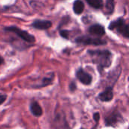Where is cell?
<instances>
[{
	"label": "cell",
	"instance_id": "obj_1",
	"mask_svg": "<svg viewBox=\"0 0 129 129\" xmlns=\"http://www.w3.org/2000/svg\"><path fill=\"white\" fill-rule=\"evenodd\" d=\"M88 54L92 57V61L98 67V70H102L111 65L112 54L107 50H97L89 51Z\"/></svg>",
	"mask_w": 129,
	"mask_h": 129
},
{
	"label": "cell",
	"instance_id": "obj_2",
	"mask_svg": "<svg viewBox=\"0 0 129 129\" xmlns=\"http://www.w3.org/2000/svg\"><path fill=\"white\" fill-rule=\"evenodd\" d=\"M109 29L111 30H115L118 33L121 34L125 38L129 37L128 25L125 23V20L122 17L111 22L109 25Z\"/></svg>",
	"mask_w": 129,
	"mask_h": 129
},
{
	"label": "cell",
	"instance_id": "obj_3",
	"mask_svg": "<svg viewBox=\"0 0 129 129\" xmlns=\"http://www.w3.org/2000/svg\"><path fill=\"white\" fill-rule=\"evenodd\" d=\"M6 31H9V32H12L14 34H16L17 36H18L20 39H22L23 40L29 42V43H33L35 42V37L29 34L28 32L24 31L21 29H19L16 26H9V27H6L5 29Z\"/></svg>",
	"mask_w": 129,
	"mask_h": 129
},
{
	"label": "cell",
	"instance_id": "obj_4",
	"mask_svg": "<svg viewBox=\"0 0 129 129\" xmlns=\"http://www.w3.org/2000/svg\"><path fill=\"white\" fill-rule=\"evenodd\" d=\"M76 42L77 43L79 44H82V45H106L107 42L106 41L99 39V38H93V37H89V36H79V38H77L76 39Z\"/></svg>",
	"mask_w": 129,
	"mask_h": 129
},
{
	"label": "cell",
	"instance_id": "obj_5",
	"mask_svg": "<svg viewBox=\"0 0 129 129\" xmlns=\"http://www.w3.org/2000/svg\"><path fill=\"white\" fill-rule=\"evenodd\" d=\"M123 118L119 112H113L107 118H105V122L107 126L116 127L118 124L122 122Z\"/></svg>",
	"mask_w": 129,
	"mask_h": 129
},
{
	"label": "cell",
	"instance_id": "obj_6",
	"mask_svg": "<svg viewBox=\"0 0 129 129\" xmlns=\"http://www.w3.org/2000/svg\"><path fill=\"white\" fill-rule=\"evenodd\" d=\"M54 129H71L66 120L63 113L57 114L54 121Z\"/></svg>",
	"mask_w": 129,
	"mask_h": 129
},
{
	"label": "cell",
	"instance_id": "obj_7",
	"mask_svg": "<svg viewBox=\"0 0 129 129\" xmlns=\"http://www.w3.org/2000/svg\"><path fill=\"white\" fill-rule=\"evenodd\" d=\"M76 77L77 79L84 85H90L92 82V77L91 76L86 73L83 69L80 68L77 72H76Z\"/></svg>",
	"mask_w": 129,
	"mask_h": 129
},
{
	"label": "cell",
	"instance_id": "obj_8",
	"mask_svg": "<svg viewBox=\"0 0 129 129\" xmlns=\"http://www.w3.org/2000/svg\"><path fill=\"white\" fill-rule=\"evenodd\" d=\"M88 32L92 36H102L105 34V30L103 26L100 24H94L89 27Z\"/></svg>",
	"mask_w": 129,
	"mask_h": 129
},
{
	"label": "cell",
	"instance_id": "obj_9",
	"mask_svg": "<svg viewBox=\"0 0 129 129\" xmlns=\"http://www.w3.org/2000/svg\"><path fill=\"white\" fill-rule=\"evenodd\" d=\"M98 98L101 101H110L113 98V88L112 87H109L107 88L105 91H104L103 92H101Z\"/></svg>",
	"mask_w": 129,
	"mask_h": 129
},
{
	"label": "cell",
	"instance_id": "obj_10",
	"mask_svg": "<svg viewBox=\"0 0 129 129\" xmlns=\"http://www.w3.org/2000/svg\"><path fill=\"white\" fill-rule=\"evenodd\" d=\"M32 25L33 27H35L36 29H48L52 26V23L49 20H35Z\"/></svg>",
	"mask_w": 129,
	"mask_h": 129
},
{
	"label": "cell",
	"instance_id": "obj_11",
	"mask_svg": "<svg viewBox=\"0 0 129 129\" xmlns=\"http://www.w3.org/2000/svg\"><path fill=\"white\" fill-rule=\"evenodd\" d=\"M30 110H31V113H33V115L36 117H39L42 115V107H40V105L34 101L30 105Z\"/></svg>",
	"mask_w": 129,
	"mask_h": 129
},
{
	"label": "cell",
	"instance_id": "obj_12",
	"mask_svg": "<svg viewBox=\"0 0 129 129\" xmlns=\"http://www.w3.org/2000/svg\"><path fill=\"white\" fill-rule=\"evenodd\" d=\"M85 8L84 3L81 0H76L73 3V11L76 14H81Z\"/></svg>",
	"mask_w": 129,
	"mask_h": 129
},
{
	"label": "cell",
	"instance_id": "obj_13",
	"mask_svg": "<svg viewBox=\"0 0 129 129\" xmlns=\"http://www.w3.org/2000/svg\"><path fill=\"white\" fill-rule=\"evenodd\" d=\"M89 5L93 7L94 8L99 9L101 8L104 5V2L102 0H85Z\"/></svg>",
	"mask_w": 129,
	"mask_h": 129
},
{
	"label": "cell",
	"instance_id": "obj_14",
	"mask_svg": "<svg viewBox=\"0 0 129 129\" xmlns=\"http://www.w3.org/2000/svg\"><path fill=\"white\" fill-rule=\"evenodd\" d=\"M114 9V0H107L106 11L108 14H112Z\"/></svg>",
	"mask_w": 129,
	"mask_h": 129
},
{
	"label": "cell",
	"instance_id": "obj_15",
	"mask_svg": "<svg viewBox=\"0 0 129 129\" xmlns=\"http://www.w3.org/2000/svg\"><path fill=\"white\" fill-rule=\"evenodd\" d=\"M53 78H54V75L52 74V75H51V76L43 79V80H42V82L41 85H39V87H45V86H47V85H50V84L52 82Z\"/></svg>",
	"mask_w": 129,
	"mask_h": 129
},
{
	"label": "cell",
	"instance_id": "obj_16",
	"mask_svg": "<svg viewBox=\"0 0 129 129\" xmlns=\"http://www.w3.org/2000/svg\"><path fill=\"white\" fill-rule=\"evenodd\" d=\"M60 36L64 38V39H69V32L67 30H65V29H61L60 30Z\"/></svg>",
	"mask_w": 129,
	"mask_h": 129
},
{
	"label": "cell",
	"instance_id": "obj_17",
	"mask_svg": "<svg viewBox=\"0 0 129 129\" xmlns=\"http://www.w3.org/2000/svg\"><path fill=\"white\" fill-rule=\"evenodd\" d=\"M6 98H7V95L6 94H4L0 93V105L2 104L5 101Z\"/></svg>",
	"mask_w": 129,
	"mask_h": 129
},
{
	"label": "cell",
	"instance_id": "obj_18",
	"mask_svg": "<svg viewBox=\"0 0 129 129\" xmlns=\"http://www.w3.org/2000/svg\"><path fill=\"white\" fill-rule=\"evenodd\" d=\"M69 88H70V89L71 91H74L76 90V86L75 82H71L70 85V86H69Z\"/></svg>",
	"mask_w": 129,
	"mask_h": 129
},
{
	"label": "cell",
	"instance_id": "obj_19",
	"mask_svg": "<svg viewBox=\"0 0 129 129\" xmlns=\"http://www.w3.org/2000/svg\"><path fill=\"white\" fill-rule=\"evenodd\" d=\"M93 117H94V119L95 120V122H98L99 121V119H100V114H99L98 113H96L94 114Z\"/></svg>",
	"mask_w": 129,
	"mask_h": 129
},
{
	"label": "cell",
	"instance_id": "obj_20",
	"mask_svg": "<svg viewBox=\"0 0 129 129\" xmlns=\"http://www.w3.org/2000/svg\"><path fill=\"white\" fill-rule=\"evenodd\" d=\"M3 63V58L0 56V65Z\"/></svg>",
	"mask_w": 129,
	"mask_h": 129
},
{
	"label": "cell",
	"instance_id": "obj_21",
	"mask_svg": "<svg viewBox=\"0 0 129 129\" xmlns=\"http://www.w3.org/2000/svg\"><path fill=\"white\" fill-rule=\"evenodd\" d=\"M81 129H84V128H81Z\"/></svg>",
	"mask_w": 129,
	"mask_h": 129
}]
</instances>
